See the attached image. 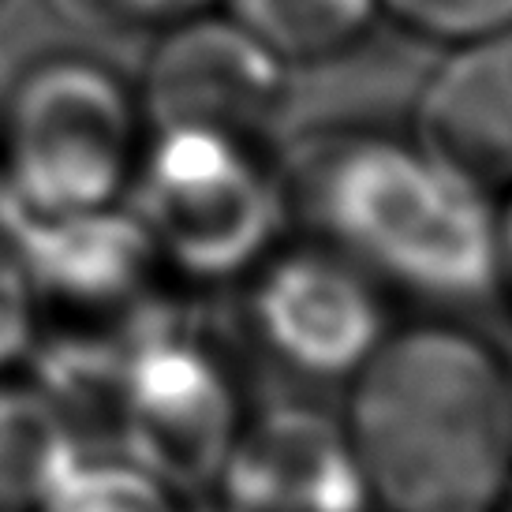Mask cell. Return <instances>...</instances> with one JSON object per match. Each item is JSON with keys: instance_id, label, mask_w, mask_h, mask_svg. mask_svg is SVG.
Here are the masks:
<instances>
[{"instance_id": "cell-1", "label": "cell", "mask_w": 512, "mask_h": 512, "mask_svg": "<svg viewBox=\"0 0 512 512\" xmlns=\"http://www.w3.org/2000/svg\"><path fill=\"white\" fill-rule=\"evenodd\" d=\"M337 415L374 512H501L512 501V359L430 311L393 326Z\"/></svg>"}, {"instance_id": "cell-2", "label": "cell", "mask_w": 512, "mask_h": 512, "mask_svg": "<svg viewBox=\"0 0 512 512\" xmlns=\"http://www.w3.org/2000/svg\"><path fill=\"white\" fill-rule=\"evenodd\" d=\"M281 172L292 232L344 255L389 299L449 314L498 292V195L427 143L337 131Z\"/></svg>"}, {"instance_id": "cell-3", "label": "cell", "mask_w": 512, "mask_h": 512, "mask_svg": "<svg viewBox=\"0 0 512 512\" xmlns=\"http://www.w3.org/2000/svg\"><path fill=\"white\" fill-rule=\"evenodd\" d=\"M146 143L143 109L83 53L34 60L0 94V206L23 225L124 206Z\"/></svg>"}, {"instance_id": "cell-4", "label": "cell", "mask_w": 512, "mask_h": 512, "mask_svg": "<svg viewBox=\"0 0 512 512\" xmlns=\"http://www.w3.org/2000/svg\"><path fill=\"white\" fill-rule=\"evenodd\" d=\"M124 210L184 292L243 285L292 236L270 146L206 131H146Z\"/></svg>"}, {"instance_id": "cell-5", "label": "cell", "mask_w": 512, "mask_h": 512, "mask_svg": "<svg viewBox=\"0 0 512 512\" xmlns=\"http://www.w3.org/2000/svg\"><path fill=\"white\" fill-rule=\"evenodd\" d=\"M247 419L236 363L184 314L120 363L101 408L98 456L191 501L210 490Z\"/></svg>"}, {"instance_id": "cell-6", "label": "cell", "mask_w": 512, "mask_h": 512, "mask_svg": "<svg viewBox=\"0 0 512 512\" xmlns=\"http://www.w3.org/2000/svg\"><path fill=\"white\" fill-rule=\"evenodd\" d=\"M243 318L262 356L303 382H348L393 329L382 288L307 236H288L243 281Z\"/></svg>"}, {"instance_id": "cell-7", "label": "cell", "mask_w": 512, "mask_h": 512, "mask_svg": "<svg viewBox=\"0 0 512 512\" xmlns=\"http://www.w3.org/2000/svg\"><path fill=\"white\" fill-rule=\"evenodd\" d=\"M288 72L225 8L206 4L157 30L135 98L146 131H206L270 146L288 105Z\"/></svg>"}, {"instance_id": "cell-8", "label": "cell", "mask_w": 512, "mask_h": 512, "mask_svg": "<svg viewBox=\"0 0 512 512\" xmlns=\"http://www.w3.org/2000/svg\"><path fill=\"white\" fill-rule=\"evenodd\" d=\"M202 498L210 512H374L341 419L311 404L251 412Z\"/></svg>"}, {"instance_id": "cell-9", "label": "cell", "mask_w": 512, "mask_h": 512, "mask_svg": "<svg viewBox=\"0 0 512 512\" xmlns=\"http://www.w3.org/2000/svg\"><path fill=\"white\" fill-rule=\"evenodd\" d=\"M415 139L490 195L512 191V23L449 49L419 94Z\"/></svg>"}, {"instance_id": "cell-10", "label": "cell", "mask_w": 512, "mask_h": 512, "mask_svg": "<svg viewBox=\"0 0 512 512\" xmlns=\"http://www.w3.org/2000/svg\"><path fill=\"white\" fill-rule=\"evenodd\" d=\"M90 453L83 427L30 367L0 374V512H34Z\"/></svg>"}, {"instance_id": "cell-11", "label": "cell", "mask_w": 512, "mask_h": 512, "mask_svg": "<svg viewBox=\"0 0 512 512\" xmlns=\"http://www.w3.org/2000/svg\"><path fill=\"white\" fill-rule=\"evenodd\" d=\"M221 8L285 68L352 57L382 23L378 0H221Z\"/></svg>"}, {"instance_id": "cell-12", "label": "cell", "mask_w": 512, "mask_h": 512, "mask_svg": "<svg viewBox=\"0 0 512 512\" xmlns=\"http://www.w3.org/2000/svg\"><path fill=\"white\" fill-rule=\"evenodd\" d=\"M34 512H191L187 498L116 456H86Z\"/></svg>"}, {"instance_id": "cell-13", "label": "cell", "mask_w": 512, "mask_h": 512, "mask_svg": "<svg viewBox=\"0 0 512 512\" xmlns=\"http://www.w3.org/2000/svg\"><path fill=\"white\" fill-rule=\"evenodd\" d=\"M382 19L434 45H464L512 23V0H378Z\"/></svg>"}, {"instance_id": "cell-14", "label": "cell", "mask_w": 512, "mask_h": 512, "mask_svg": "<svg viewBox=\"0 0 512 512\" xmlns=\"http://www.w3.org/2000/svg\"><path fill=\"white\" fill-rule=\"evenodd\" d=\"M34 348V307L23 225L0 206V374L27 367Z\"/></svg>"}, {"instance_id": "cell-15", "label": "cell", "mask_w": 512, "mask_h": 512, "mask_svg": "<svg viewBox=\"0 0 512 512\" xmlns=\"http://www.w3.org/2000/svg\"><path fill=\"white\" fill-rule=\"evenodd\" d=\"M206 4L210 0H45V8L64 23L101 38H154L161 27Z\"/></svg>"}, {"instance_id": "cell-16", "label": "cell", "mask_w": 512, "mask_h": 512, "mask_svg": "<svg viewBox=\"0 0 512 512\" xmlns=\"http://www.w3.org/2000/svg\"><path fill=\"white\" fill-rule=\"evenodd\" d=\"M498 206V292L512 307V191L501 195Z\"/></svg>"}]
</instances>
